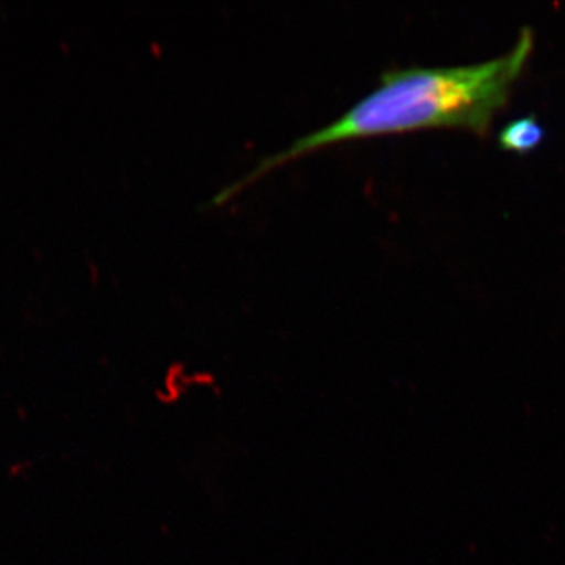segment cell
I'll list each match as a JSON object with an SVG mask.
<instances>
[{"label":"cell","instance_id":"obj_1","mask_svg":"<svg viewBox=\"0 0 565 565\" xmlns=\"http://www.w3.org/2000/svg\"><path fill=\"white\" fill-rule=\"evenodd\" d=\"M533 50V31L525 28L515 46L493 61L449 68L386 70L379 85L337 120L263 158L250 172L223 188L212 204L226 202L281 163L340 141L429 128H463L486 134L494 114L508 104L512 85L525 70Z\"/></svg>","mask_w":565,"mask_h":565},{"label":"cell","instance_id":"obj_2","mask_svg":"<svg viewBox=\"0 0 565 565\" xmlns=\"http://www.w3.org/2000/svg\"><path fill=\"white\" fill-rule=\"evenodd\" d=\"M545 137V129L534 115L519 118L505 125L498 136V143L505 151L525 154L535 150Z\"/></svg>","mask_w":565,"mask_h":565}]
</instances>
